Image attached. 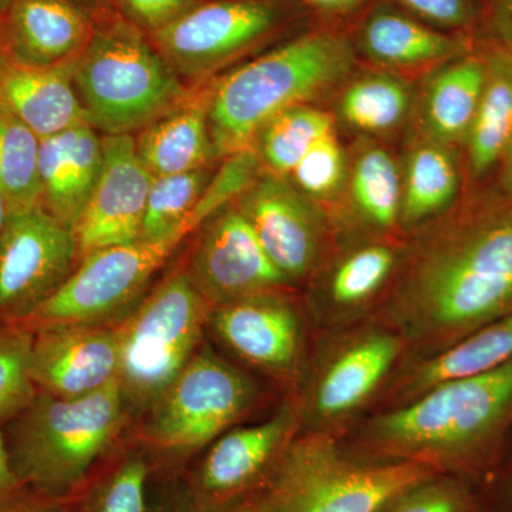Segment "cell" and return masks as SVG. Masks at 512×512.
<instances>
[{
    "label": "cell",
    "mask_w": 512,
    "mask_h": 512,
    "mask_svg": "<svg viewBox=\"0 0 512 512\" xmlns=\"http://www.w3.org/2000/svg\"><path fill=\"white\" fill-rule=\"evenodd\" d=\"M511 309L512 204L431 241L394 296L389 325L434 355Z\"/></svg>",
    "instance_id": "cell-1"
},
{
    "label": "cell",
    "mask_w": 512,
    "mask_h": 512,
    "mask_svg": "<svg viewBox=\"0 0 512 512\" xmlns=\"http://www.w3.org/2000/svg\"><path fill=\"white\" fill-rule=\"evenodd\" d=\"M512 414V360L481 373L434 384L375 417L352 456L380 463H417L437 473H477Z\"/></svg>",
    "instance_id": "cell-2"
},
{
    "label": "cell",
    "mask_w": 512,
    "mask_h": 512,
    "mask_svg": "<svg viewBox=\"0 0 512 512\" xmlns=\"http://www.w3.org/2000/svg\"><path fill=\"white\" fill-rule=\"evenodd\" d=\"M355 64L349 37L316 30L241 64L208 87L215 156L254 146L262 128L348 76Z\"/></svg>",
    "instance_id": "cell-3"
},
{
    "label": "cell",
    "mask_w": 512,
    "mask_h": 512,
    "mask_svg": "<svg viewBox=\"0 0 512 512\" xmlns=\"http://www.w3.org/2000/svg\"><path fill=\"white\" fill-rule=\"evenodd\" d=\"M127 409L119 377L74 399L37 393L6 436L20 484L46 497H74L113 446Z\"/></svg>",
    "instance_id": "cell-4"
},
{
    "label": "cell",
    "mask_w": 512,
    "mask_h": 512,
    "mask_svg": "<svg viewBox=\"0 0 512 512\" xmlns=\"http://www.w3.org/2000/svg\"><path fill=\"white\" fill-rule=\"evenodd\" d=\"M73 82L87 124L103 136H133L194 92L150 36L117 10L97 19L89 46L74 63Z\"/></svg>",
    "instance_id": "cell-5"
},
{
    "label": "cell",
    "mask_w": 512,
    "mask_h": 512,
    "mask_svg": "<svg viewBox=\"0 0 512 512\" xmlns=\"http://www.w3.org/2000/svg\"><path fill=\"white\" fill-rule=\"evenodd\" d=\"M436 473L423 464L362 460L332 433L309 431L289 444L259 494L264 512H377Z\"/></svg>",
    "instance_id": "cell-6"
},
{
    "label": "cell",
    "mask_w": 512,
    "mask_h": 512,
    "mask_svg": "<svg viewBox=\"0 0 512 512\" xmlns=\"http://www.w3.org/2000/svg\"><path fill=\"white\" fill-rule=\"evenodd\" d=\"M212 306L187 271L168 276L116 325L119 377L127 407L148 410L201 348Z\"/></svg>",
    "instance_id": "cell-7"
},
{
    "label": "cell",
    "mask_w": 512,
    "mask_h": 512,
    "mask_svg": "<svg viewBox=\"0 0 512 512\" xmlns=\"http://www.w3.org/2000/svg\"><path fill=\"white\" fill-rule=\"evenodd\" d=\"M256 397L247 373L201 346L147 410V446L168 460L190 456L244 419Z\"/></svg>",
    "instance_id": "cell-8"
},
{
    "label": "cell",
    "mask_w": 512,
    "mask_h": 512,
    "mask_svg": "<svg viewBox=\"0 0 512 512\" xmlns=\"http://www.w3.org/2000/svg\"><path fill=\"white\" fill-rule=\"evenodd\" d=\"M281 0H202L150 39L190 89L220 72L282 28Z\"/></svg>",
    "instance_id": "cell-9"
},
{
    "label": "cell",
    "mask_w": 512,
    "mask_h": 512,
    "mask_svg": "<svg viewBox=\"0 0 512 512\" xmlns=\"http://www.w3.org/2000/svg\"><path fill=\"white\" fill-rule=\"evenodd\" d=\"M191 229H180L157 241L99 249L74 269L66 282L26 322L29 329L49 325H106L136 301L150 279Z\"/></svg>",
    "instance_id": "cell-10"
},
{
    "label": "cell",
    "mask_w": 512,
    "mask_h": 512,
    "mask_svg": "<svg viewBox=\"0 0 512 512\" xmlns=\"http://www.w3.org/2000/svg\"><path fill=\"white\" fill-rule=\"evenodd\" d=\"M79 259L73 229L42 205L12 211L0 235V325L26 322Z\"/></svg>",
    "instance_id": "cell-11"
},
{
    "label": "cell",
    "mask_w": 512,
    "mask_h": 512,
    "mask_svg": "<svg viewBox=\"0 0 512 512\" xmlns=\"http://www.w3.org/2000/svg\"><path fill=\"white\" fill-rule=\"evenodd\" d=\"M301 424L302 404L289 402L262 423L232 427L211 444L188 477L185 488L192 500L217 508L259 493Z\"/></svg>",
    "instance_id": "cell-12"
},
{
    "label": "cell",
    "mask_w": 512,
    "mask_h": 512,
    "mask_svg": "<svg viewBox=\"0 0 512 512\" xmlns=\"http://www.w3.org/2000/svg\"><path fill=\"white\" fill-rule=\"evenodd\" d=\"M200 228L187 272L212 309L289 284L237 207L225 208Z\"/></svg>",
    "instance_id": "cell-13"
},
{
    "label": "cell",
    "mask_w": 512,
    "mask_h": 512,
    "mask_svg": "<svg viewBox=\"0 0 512 512\" xmlns=\"http://www.w3.org/2000/svg\"><path fill=\"white\" fill-rule=\"evenodd\" d=\"M404 340L393 329H372L336 346L316 372L302 404V420L311 431H328L345 423L377 392L402 355Z\"/></svg>",
    "instance_id": "cell-14"
},
{
    "label": "cell",
    "mask_w": 512,
    "mask_h": 512,
    "mask_svg": "<svg viewBox=\"0 0 512 512\" xmlns=\"http://www.w3.org/2000/svg\"><path fill=\"white\" fill-rule=\"evenodd\" d=\"M153 178L137 156L134 136H103L99 180L73 228L80 259L140 239Z\"/></svg>",
    "instance_id": "cell-15"
},
{
    "label": "cell",
    "mask_w": 512,
    "mask_h": 512,
    "mask_svg": "<svg viewBox=\"0 0 512 512\" xmlns=\"http://www.w3.org/2000/svg\"><path fill=\"white\" fill-rule=\"evenodd\" d=\"M237 204L286 281L305 278L318 261L323 234L319 212L308 195L285 177L268 173Z\"/></svg>",
    "instance_id": "cell-16"
},
{
    "label": "cell",
    "mask_w": 512,
    "mask_h": 512,
    "mask_svg": "<svg viewBox=\"0 0 512 512\" xmlns=\"http://www.w3.org/2000/svg\"><path fill=\"white\" fill-rule=\"evenodd\" d=\"M32 332L30 375L40 393L74 399L117 379L116 326L49 325Z\"/></svg>",
    "instance_id": "cell-17"
},
{
    "label": "cell",
    "mask_w": 512,
    "mask_h": 512,
    "mask_svg": "<svg viewBox=\"0 0 512 512\" xmlns=\"http://www.w3.org/2000/svg\"><path fill=\"white\" fill-rule=\"evenodd\" d=\"M208 325L235 355L269 375L286 379L301 367L302 320L278 291L217 306Z\"/></svg>",
    "instance_id": "cell-18"
},
{
    "label": "cell",
    "mask_w": 512,
    "mask_h": 512,
    "mask_svg": "<svg viewBox=\"0 0 512 512\" xmlns=\"http://www.w3.org/2000/svg\"><path fill=\"white\" fill-rule=\"evenodd\" d=\"M96 22L70 0H13L0 12V56L32 69L72 66L89 46Z\"/></svg>",
    "instance_id": "cell-19"
},
{
    "label": "cell",
    "mask_w": 512,
    "mask_h": 512,
    "mask_svg": "<svg viewBox=\"0 0 512 512\" xmlns=\"http://www.w3.org/2000/svg\"><path fill=\"white\" fill-rule=\"evenodd\" d=\"M103 165V136L79 124L39 144L40 205L70 229L86 207Z\"/></svg>",
    "instance_id": "cell-20"
},
{
    "label": "cell",
    "mask_w": 512,
    "mask_h": 512,
    "mask_svg": "<svg viewBox=\"0 0 512 512\" xmlns=\"http://www.w3.org/2000/svg\"><path fill=\"white\" fill-rule=\"evenodd\" d=\"M73 67L32 69L0 56V106L37 137L55 136L79 124L86 114L73 82Z\"/></svg>",
    "instance_id": "cell-21"
},
{
    "label": "cell",
    "mask_w": 512,
    "mask_h": 512,
    "mask_svg": "<svg viewBox=\"0 0 512 512\" xmlns=\"http://www.w3.org/2000/svg\"><path fill=\"white\" fill-rule=\"evenodd\" d=\"M210 90L192 92L190 99L148 124L134 137L137 156L154 177L207 168L215 156L210 121Z\"/></svg>",
    "instance_id": "cell-22"
},
{
    "label": "cell",
    "mask_w": 512,
    "mask_h": 512,
    "mask_svg": "<svg viewBox=\"0 0 512 512\" xmlns=\"http://www.w3.org/2000/svg\"><path fill=\"white\" fill-rule=\"evenodd\" d=\"M359 46L373 62L412 69L467 55L468 43L394 9L373 10L359 30Z\"/></svg>",
    "instance_id": "cell-23"
},
{
    "label": "cell",
    "mask_w": 512,
    "mask_h": 512,
    "mask_svg": "<svg viewBox=\"0 0 512 512\" xmlns=\"http://www.w3.org/2000/svg\"><path fill=\"white\" fill-rule=\"evenodd\" d=\"M487 63L464 55L431 77L424 96L423 126L433 143L448 146L467 138L483 96Z\"/></svg>",
    "instance_id": "cell-24"
},
{
    "label": "cell",
    "mask_w": 512,
    "mask_h": 512,
    "mask_svg": "<svg viewBox=\"0 0 512 512\" xmlns=\"http://www.w3.org/2000/svg\"><path fill=\"white\" fill-rule=\"evenodd\" d=\"M510 360L512 309L420 362L402 386L404 399H413L434 384L490 372Z\"/></svg>",
    "instance_id": "cell-25"
},
{
    "label": "cell",
    "mask_w": 512,
    "mask_h": 512,
    "mask_svg": "<svg viewBox=\"0 0 512 512\" xmlns=\"http://www.w3.org/2000/svg\"><path fill=\"white\" fill-rule=\"evenodd\" d=\"M485 63L483 96L467 134L468 163L478 177L501 160L512 134V52L494 50Z\"/></svg>",
    "instance_id": "cell-26"
},
{
    "label": "cell",
    "mask_w": 512,
    "mask_h": 512,
    "mask_svg": "<svg viewBox=\"0 0 512 512\" xmlns=\"http://www.w3.org/2000/svg\"><path fill=\"white\" fill-rule=\"evenodd\" d=\"M400 221L416 225L450 207L458 191V171L446 146L417 147L407 160Z\"/></svg>",
    "instance_id": "cell-27"
},
{
    "label": "cell",
    "mask_w": 512,
    "mask_h": 512,
    "mask_svg": "<svg viewBox=\"0 0 512 512\" xmlns=\"http://www.w3.org/2000/svg\"><path fill=\"white\" fill-rule=\"evenodd\" d=\"M394 266L396 252L389 245L369 244L353 249L330 272L325 305L338 316L365 308L387 284Z\"/></svg>",
    "instance_id": "cell-28"
},
{
    "label": "cell",
    "mask_w": 512,
    "mask_h": 512,
    "mask_svg": "<svg viewBox=\"0 0 512 512\" xmlns=\"http://www.w3.org/2000/svg\"><path fill=\"white\" fill-rule=\"evenodd\" d=\"M330 131L333 120L328 113L302 104L269 121L254 144L269 174L288 177L309 148Z\"/></svg>",
    "instance_id": "cell-29"
},
{
    "label": "cell",
    "mask_w": 512,
    "mask_h": 512,
    "mask_svg": "<svg viewBox=\"0 0 512 512\" xmlns=\"http://www.w3.org/2000/svg\"><path fill=\"white\" fill-rule=\"evenodd\" d=\"M210 180L211 173L207 168L154 177L148 192L140 239L157 241L180 229L195 231L200 228L201 224L192 212Z\"/></svg>",
    "instance_id": "cell-30"
},
{
    "label": "cell",
    "mask_w": 512,
    "mask_h": 512,
    "mask_svg": "<svg viewBox=\"0 0 512 512\" xmlns=\"http://www.w3.org/2000/svg\"><path fill=\"white\" fill-rule=\"evenodd\" d=\"M409 106V86L390 74L377 73L350 84L340 99L339 113L350 127L383 133L402 123Z\"/></svg>",
    "instance_id": "cell-31"
},
{
    "label": "cell",
    "mask_w": 512,
    "mask_h": 512,
    "mask_svg": "<svg viewBox=\"0 0 512 512\" xmlns=\"http://www.w3.org/2000/svg\"><path fill=\"white\" fill-rule=\"evenodd\" d=\"M39 144L30 128L0 106V187L12 211L40 205Z\"/></svg>",
    "instance_id": "cell-32"
},
{
    "label": "cell",
    "mask_w": 512,
    "mask_h": 512,
    "mask_svg": "<svg viewBox=\"0 0 512 512\" xmlns=\"http://www.w3.org/2000/svg\"><path fill=\"white\" fill-rule=\"evenodd\" d=\"M151 466L143 454L131 453L83 485L70 512H147Z\"/></svg>",
    "instance_id": "cell-33"
},
{
    "label": "cell",
    "mask_w": 512,
    "mask_h": 512,
    "mask_svg": "<svg viewBox=\"0 0 512 512\" xmlns=\"http://www.w3.org/2000/svg\"><path fill=\"white\" fill-rule=\"evenodd\" d=\"M356 210L370 225L390 229L400 221L402 183L392 156L369 148L357 158L352 177Z\"/></svg>",
    "instance_id": "cell-34"
},
{
    "label": "cell",
    "mask_w": 512,
    "mask_h": 512,
    "mask_svg": "<svg viewBox=\"0 0 512 512\" xmlns=\"http://www.w3.org/2000/svg\"><path fill=\"white\" fill-rule=\"evenodd\" d=\"M32 329L0 325V424L18 417L39 393L30 375Z\"/></svg>",
    "instance_id": "cell-35"
},
{
    "label": "cell",
    "mask_w": 512,
    "mask_h": 512,
    "mask_svg": "<svg viewBox=\"0 0 512 512\" xmlns=\"http://www.w3.org/2000/svg\"><path fill=\"white\" fill-rule=\"evenodd\" d=\"M377 512H478L466 478L436 473L393 495Z\"/></svg>",
    "instance_id": "cell-36"
},
{
    "label": "cell",
    "mask_w": 512,
    "mask_h": 512,
    "mask_svg": "<svg viewBox=\"0 0 512 512\" xmlns=\"http://www.w3.org/2000/svg\"><path fill=\"white\" fill-rule=\"evenodd\" d=\"M261 158L254 146L225 157L220 170L211 177L195 207V220L204 224L229 204L238 201L261 177Z\"/></svg>",
    "instance_id": "cell-37"
},
{
    "label": "cell",
    "mask_w": 512,
    "mask_h": 512,
    "mask_svg": "<svg viewBox=\"0 0 512 512\" xmlns=\"http://www.w3.org/2000/svg\"><path fill=\"white\" fill-rule=\"evenodd\" d=\"M346 160L335 131L325 134L292 171L296 188L309 198H328L345 180Z\"/></svg>",
    "instance_id": "cell-38"
},
{
    "label": "cell",
    "mask_w": 512,
    "mask_h": 512,
    "mask_svg": "<svg viewBox=\"0 0 512 512\" xmlns=\"http://www.w3.org/2000/svg\"><path fill=\"white\" fill-rule=\"evenodd\" d=\"M202 0H114L117 12L147 35L156 33L194 9Z\"/></svg>",
    "instance_id": "cell-39"
},
{
    "label": "cell",
    "mask_w": 512,
    "mask_h": 512,
    "mask_svg": "<svg viewBox=\"0 0 512 512\" xmlns=\"http://www.w3.org/2000/svg\"><path fill=\"white\" fill-rule=\"evenodd\" d=\"M400 6L429 25L461 29L471 25L476 15L471 0H396Z\"/></svg>",
    "instance_id": "cell-40"
},
{
    "label": "cell",
    "mask_w": 512,
    "mask_h": 512,
    "mask_svg": "<svg viewBox=\"0 0 512 512\" xmlns=\"http://www.w3.org/2000/svg\"><path fill=\"white\" fill-rule=\"evenodd\" d=\"M168 493L170 494L165 495L157 512H264L261 494L259 493L244 498L238 503L217 508L202 507V505L195 503L185 487L168 491Z\"/></svg>",
    "instance_id": "cell-41"
},
{
    "label": "cell",
    "mask_w": 512,
    "mask_h": 512,
    "mask_svg": "<svg viewBox=\"0 0 512 512\" xmlns=\"http://www.w3.org/2000/svg\"><path fill=\"white\" fill-rule=\"evenodd\" d=\"M73 498L46 497L25 490L13 500L0 505V512H70Z\"/></svg>",
    "instance_id": "cell-42"
},
{
    "label": "cell",
    "mask_w": 512,
    "mask_h": 512,
    "mask_svg": "<svg viewBox=\"0 0 512 512\" xmlns=\"http://www.w3.org/2000/svg\"><path fill=\"white\" fill-rule=\"evenodd\" d=\"M25 490L26 488L20 484L15 471H13L6 436L0 427V505L18 497Z\"/></svg>",
    "instance_id": "cell-43"
},
{
    "label": "cell",
    "mask_w": 512,
    "mask_h": 512,
    "mask_svg": "<svg viewBox=\"0 0 512 512\" xmlns=\"http://www.w3.org/2000/svg\"><path fill=\"white\" fill-rule=\"evenodd\" d=\"M493 25L507 49L512 50V0H495Z\"/></svg>",
    "instance_id": "cell-44"
},
{
    "label": "cell",
    "mask_w": 512,
    "mask_h": 512,
    "mask_svg": "<svg viewBox=\"0 0 512 512\" xmlns=\"http://www.w3.org/2000/svg\"><path fill=\"white\" fill-rule=\"evenodd\" d=\"M70 2L92 13L96 19L103 18V16L110 15V13L117 10L114 6V0H70Z\"/></svg>",
    "instance_id": "cell-45"
},
{
    "label": "cell",
    "mask_w": 512,
    "mask_h": 512,
    "mask_svg": "<svg viewBox=\"0 0 512 512\" xmlns=\"http://www.w3.org/2000/svg\"><path fill=\"white\" fill-rule=\"evenodd\" d=\"M305 2L323 12L339 13L355 8L363 0H305Z\"/></svg>",
    "instance_id": "cell-46"
},
{
    "label": "cell",
    "mask_w": 512,
    "mask_h": 512,
    "mask_svg": "<svg viewBox=\"0 0 512 512\" xmlns=\"http://www.w3.org/2000/svg\"><path fill=\"white\" fill-rule=\"evenodd\" d=\"M503 184L508 192L512 194V134L508 140L507 147H505L503 157Z\"/></svg>",
    "instance_id": "cell-47"
},
{
    "label": "cell",
    "mask_w": 512,
    "mask_h": 512,
    "mask_svg": "<svg viewBox=\"0 0 512 512\" xmlns=\"http://www.w3.org/2000/svg\"><path fill=\"white\" fill-rule=\"evenodd\" d=\"M10 212H12V208H10L8 197H6L3 188L0 187V235L8 224Z\"/></svg>",
    "instance_id": "cell-48"
},
{
    "label": "cell",
    "mask_w": 512,
    "mask_h": 512,
    "mask_svg": "<svg viewBox=\"0 0 512 512\" xmlns=\"http://www.w3.org/2000/svg\"><path fill=\"white\" fill-rule=\"evenodd\" d=\"M12 2H13V0H0V12H2V10H5L6 8H8L10 3H12Z\"/></svg>",
    "instance_id": "cell-49"
},
{
    "label": "cell",
    "mask_w": 512,
    "mask_h": 512,
    "mask_svg": "<svg viewBox=\"0 0 512 512\" xmlns=\"http://www.w3.org/2000/svg\"><path fill=\"white\" fill-rule=\"evenodd\" d=\"M511 503H512V493H511Z\"/></svg>",
    "instance_id": "cell-50"
},
{
    "label": "cell",
    "mask_w": 512,
    "mask_h": 512,
    "mask_svg": "<svg viewBox=\"0 0 512 512\" xmlns=\"http://www.w3.org/2000/svg\"><path fill=\"white\" fill-rule=\"evenodd\" d=\"M511 52H512V50H511Z\"/></svg>",
    "instance_id": "cell-51"
}]
</instances>
